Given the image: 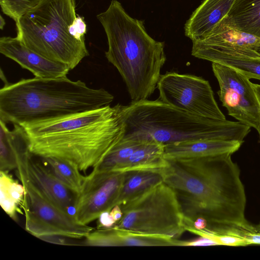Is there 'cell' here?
Here are the masks:
<instances>
[{
    "instance_id": "obj_26",
    "label": "cell",
    "mask_w": 260,
    "mask_h": 260,
    "mask_svg": "<svg viewBox=\"0 0 260 260\" xmlns=\"http://www.w3.org/2000/svg\"><path fill=\"white\" fill-rule=\"evenodd\" d=\"M242 237L250 244H260V231L257 229L254 231H244L242 233Z\"/></svg>"
},
{
    "instance_id": "obj_10",
    "label": "cell",
    "mask_w": 260,
    "mask_h": 260,
    "mask_svg": "<svg viewBox=\"0 0 260 260\" xmlns=\"http://www.w3.org/2000/svg\"><path fill=\"white\" fill-rule=\"evenodd\" d=\"M219 90V99L229 114L257 131L260 123V104L252 83L245 75L228 66L212 62Z\"/></svg>"
},
{
    "instance_id": "obj_11",
    "label": "cell",
    "mask_w": 260,
    "mask_h": 260,
    "mask_svg": "<svg viewBox=\"0 0 260 260\" xmlns=\"http://www.w3.org/2000/svg\"><path fill=\"white\" fill-rule=\"evenodd\" d=\"M124 177L125 173L97 168L86 175L74 206L73 214L77 221L88 225L103 213L110 211L115 205Z\"/></svg>"
},
{
    "instance_id": "obj_9",
    "label": "cell",
    "mask_w": 260,
    "mask_h": 260,
    "mask_svg": "<svg viewBox=\"0 0 260 260\" xmlns=\"http://www.w3.org/2000/svg\"><path fill=\"white\" fill-rule=\"evenodd\" d=\"M159 99L178 109L201 117L225 120L209 82L200 77L175 72L161 75Z\"/></svg>"
},
{
    "instance_id": "obj_24",
    "label": "cell",
    "mask_w": 260,
    "mask_h": 260,
    "mask_svg": "<svg viewBox=\"0 0 260 260\" xmlns=\"http://www.w3.org/2000/svg\"><path fill=\"white\" fill-rule=\"evenodd\" d=\"M210 245H219L214 240L204 237H201L196 240L192 241H180L179 240L178 246H210Z\"/></svg>"
},
{
    "instance_id": "obj_15",
    "label": "cell",
    "mask_w": 260,
    "mask_h": 260,
    "mask_svg": "<svg viewBox=\"0 0 260 260\" xmlns=\"http://www.w3.org/2000/svg\"><path fill=\"white\" fill-rule=\"evenodd\" d=\"M235 0H204L186 21L184 30L192 42L207 37L227 15Z\"/></svg>"
},
{
    "instance_id": "obj_1",
    "label": "cell",
    "mask_w": 260,
    "mask_h": 260,
    "mask_svg": "<svg viewBox=\"0 0 260 260\" xmlns=\"http://www.w3.org/2000/svg\"><path fill=\"white\" fill-rule=\"evenodd\" d=\"M231 155L169 161L162 180L175 191L185 221L203 217L208 228L256 230L245 218V189Z\"/></svg>"
},
{
    "instance_id": "obj_14",
    "label": "cell",
    "mask_w": 260,
    "mask_h": 260,
    "mask_svg": "<svg viewBox=\"0 0 260 260\" xmlns=\"http://www.w3.org/2000/svg\"><path fill=\"white\" fill-rule=\"evenodd\" d=\"M243 142L223 140H199L165 146L163 156L169 161L192 159L226 153L232 154Z\"/></svg>"
},
{
    "instance_id": "obj_27",
    "label": "cell",
    "mask_w": 260,
    "mask_h": 260,
    "mask_svg": "<svg viewBox=\"0 0 260 260\" xmlns=\"http://www.w3.org/2000/svg\"><path fill=\"white\" fill-rule=\"evenodd\" d=\"M109 212L116 223L121 219L123 215L122 209L119 205L115 206Z\"/></svg>"
},
{
    "instance_id": "obj_29",
    "label": "cell",
    "mask_w": 260,
    "mask_h": 260,
    "mask_svg": "<svg viewBox=\"0 0 260 260\" xmlns=\"http://www.w3.org/2000/svg\"><path fill=\"white\" fill-rule=\"evenodd\" d=\"M5 24H6V22H5V19H4V18H3V17L2 15H1L0 16V29L1 30H3L4 29Z\"/></svg>"
},
{
    "instance_id": "obj_22",
    "label": "cell",
    "mask_w": 260,
    "mask_h": 260,
    "mask_svg": "<svg viewBox=\"0 0 260 260\" xmlns=\"http://www.w3.org/2000/svg\"><path fill=\"white\" fill-rule=\"evenodd\" d=\"M147 140L123 137L97 168L105 171L114 170Z\"/></svg>"
},
{
    "instance_id": "obj_17",
    "label": "cell",
    "mask_w": 260,
    "mask_h": 260,
    "mask_svg": "<svg viewBox=\"0 0 260 260\" xmlns=\"http://www.w3.org/2000/svg\"><path fill=\"white\" fill-rule=\"evenodd\" d=\"M192 42L204 45H226L256 51L260 49V38L221 22L205 38Z\"/></svg>"
},
{
    "instance_id": "obj_12",
    "label": "cell",
    "mask_w": 260,
    "mask_h": 260,
    "mask_svg": "<svg viewBox=\"0 0 260 260\" xmlns=\"http://www.w3.org/2000/svg\"><path fill=\"white\" fill-rule=\"evenodd\" d=\"M191 54L198 58L232 68L249 79L260 80V53L250 48L192 43Z\"/></svg>"
},
{
    "instance_id": "obj_30",
    "label": "cell",
    "mask_w": 260,
    "mask_h": 260,
    "mask_svg": "<svg viewBox=\"0 0 260 260\" xmlns=\"http://www.w3.org/2000/svg\"><path fill=\"white\" fill-rule=\"evenodd\" d=\"M258 133V134H259V140H260V123H259V128L258 129L257 131Z\"/></svg>"
},
{
    "instance_id": "obj_20",
    "label": "cell",
    "mask_w": 260,
    "mask_h": 260,
    "mask_svg": "<svg viewBox=\"0 0 260 260\" xmlns=\"http://www.w3.org/2000/svg\"><path fill=\"white\" fill-rule=\"evenodd\" d=\"M161 180L162 177L158 173L143 171L125 173L123 182L115 206L123 204Z\"/></svg>"
},
{
    "instance_id": "obj_18",
    "label": "cell",
    "mask_w": 260,
    "mask_h": 260,
    "mask_svg": "<svg viewBox=\"0 0 260 260\" xmlns=\"http://www.w3.org/2000/svg\"><path fill=\"white\" fill-rule=\"evenodd\" d=\"M109 238L111 246H178L179 241L167 236L139 233L115 226L110 229Z\"/></svg>"
},
{
    "instance_id": "obj_23",
    "label": "cell",
    "mask_w": 260,
    "mask_h": 260,
    "mask_svg": "<svg viewBox=\"0 0 260 260\" xmlns=\"http://www.w3.org/2000/svg\"><path fill=\"white\" fill-rule=\"evenodd\" d=\"M41 0H0V6L4 14L15 21L29 10Z\"/></svg>"
},
{
    "instance_id": "obj_4",
    "label": "cell",
    "mask_w": 260,
    "mask_h": 260,
    "mask_svg": "<svg viewBox=\"0 0 260 260\" xmlns=\"http://www.w3.org/2000/svg\"><path fill=\"white\" fill-rule=\"evenodd\" d=\"M96 17L107 38L105 56L121 76L132 102L147 100L166 61L164 43L151 37L143 22L130 16L117 0Z\"/></svg>"
},
{
    "instance_id": "obj_2",
    "label": "cell",
    "mask_w": 260,
    "mask_h": 260,
    "mask_svg": "<svg viewBox=\"0 0 260 260\" xmlns=\"http://www.w3.org/2000/svg\"><path fill=\"white\" fill-rule=\"evenodd\" d=\"M21 127L32 155L66 161L85 173L99 167L123 138L126 124L118 104Z\"/></svg>"
},
{
    "instance_id": "obj_5",
    "label": "cell",
    "mask_w": 260,
    "mask_h": 260,
    "mask_svg": "<svg viewBox=\"0 0 260 260\" xmlns=\"http://www.w3.org/2000/svg\"><path fill=\"white\" fill-rule=\"evenodd\" d=\"M124 137L154 140L165 145L199 140L243 142L250 127L239 121L218 120L192 114L159 99L123 106Z\"/></svg>"
},
{
    "instance_id": "obj_21",
    "label": "cell",
    "mask_w": 260,
    "mask_h": 260,
    "mask_svg": "<svg viewBox=\"0 0 260 260\" xmlns=\"http://www.w3.org/2000/svg\"><path fill=\"white\" fill-rule=\"evenodd\" d=\"M54 174L77 196L80 193L86 175L75 165L54 158H40Z\"/></svg>"
},
{
    "instance_id": "obj_19",
    "label": "cell",
    "mask_w": 260,
    "mask_h": 260,
    "mask_svg": "<svg viewBox=\"0 0 260 260\" xmlns=\"http://www.w3.org/2000/svg\"><path fill=\"white\" fill-rule=\"evenodd\" d=\"M0 192L2 208L11 218L16 220L19 214H23L24 190L22 184L9 171H0Z\"/></svg>"
},
{
    "instance_id": "obj_8",
    "label": "cell",
    "mask_w": 260,
    "mask_h": 260,
    "mask_svg": "<svg viewBox=\"0 0 260 260\" xmlns=\"http://www.w3.org/2000/svg\"><path fill=\"white\" fill-rule=\"evenodd\" d=\"M16 175L22 184L24 193L22 210L25 218V229L42 239L53 237L84 239L94 230L80 224L74 214L65 210L40 188L16 164Z\"/></svg>"
},
{
    "instance_id": "obj_13",
    "label": "cell",
    "mask_w": 260,
    "mask_h": 260,
    "mask_svg": "<svg viewBox=\"0 0 260 260\" xmlns=\"http://www.w3.org/2000/svg\"><path fill=\"white\" fill-rule=\"evenodd\" d=\"M0 52L28 70L36 77L66 76L71 71L67 66L48 60L31 50L16 37H1Z\"/></svg>"
},
{
    "instance_id": "obj_16",
    "label": "cell",
    "mask_w": 260,
    "mask_h": 260,
    "mask_svg": "<svg viewBox=\"0 0 260 260\" xmlns=\"http://www.w3.org/2000/svg\"><path fill=\"white\" fill-rule=\"evenodd\" d=\"M220 22L260 38V0H235Z\"/></svg>"
},
{
    "instance_id": "obj_28",
    "label": "cell",
    "mask_w": 260,
    "mask_h": 260,
    "mask_svg": "<svg viewBox=\"0 0 260 260\" xmlns=\"http://www.w3.org/2000/svg\"><path fill=\"white\" fill-rule=\"evenodd\" d=\"M255 93L256 94L257 100L260 104V85L252 83Z\"/></svg>"
},
{
    "instance_id": "obj_32",
    "label": "cell",
    "mask_w": 260,
    "mask_h": 260,
    "mask_svg": "<svg viewBox=\"0 0 260 260\" xmlns=\"http://www.w3.org/2000/svg\"><path fill=\"white\" fill-rule=\"evenodd\" d=\"M257 51L260 53V49L258 50Z\"/></svg>"
},
{
    "instance_id": "obj_3",
    "label": "cell",
    "mask_w": 260,
    "mask_h": 260,
    "mask_svg": "<svg viewBox=\"0 0 260 260\" xmlns=\"http://www.w3.org/2000/svg\"><path fill=\"white\" fill-rule=\"evenodd\" d=\"M0 90V120L20 126L109 105L114 96L67 76L35 77L8 83Z\"/></svg>"
},
{
    "instance_id": "obj_25",
    "label": "cell",
    "mask_w": 260,
    "mask_h": 260,
    "mask_svg": "<svg viewBox=\"0 0 260 260\" xmlns=\"http://www.w3.org/2000/svg\"><path fill=\"white\" fill-rule=\"evenodd\" d=\"M96 229H107L112 228L116 223L109 211L103 213L98 219Z\"/></svg>"
},
{
    "instance_id": "obj_7",
    "label": "cell",
    "mask_w": 260,
    "mask_h": 260,
    "mask_svg": "<svg viewBox=\"0 0 260 260\" xmlns=\"http://www.w3.org/2000/svg\"><path fill=\"white\" fill-rule=\"evenodd\" d=\"M120 206L123 215L114 225L118 228L174 239L186 231L177 194L163 180Z\"/></svg>"
},
{
    "instance_id": "obj_31",
    "label": "cell",
    "mask_w": 260,
    "mask_h": 260,
    "mask_svg": "<svg viewBox=\"0 0 260 260\" xmlns=\"http://www.w3.org/2000/svg\"><path fill=\"white\" fill-rule=\"evenodd\" d=\"M256 228L260 231V223L258 225H257Z\"/></svg>"
},
{
    "instance_id": "obj_6",
    "label": "cell",
    "mask_w": 260,
    "mask_h": 260,
    "mask_svg": "<svg viewBox=\"0 0 260 260\" xmlns=\"http://www.w3.org/2000/svg\"><path fill=\"white\" fill-rule=\"evenodd\" d=\"M15 22L16 37L27 47L71 70L89 55L87 25L75 0H41Z\"/></svg>"
}]
</instances>
